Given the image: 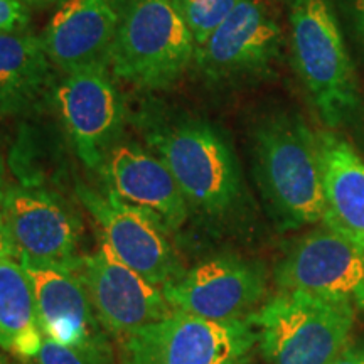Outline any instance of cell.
I'll return each mask as SVG.
<instances>
[{"label":"cell","instance_id":"9a60e30c","mask_svg":"<svg viewBox=\"0 0 364 364\" xmlns=\"http://www.w3.org/2000/svg\"><path fill=\"white\" fill-rule=\"evenodd\" d=\"M122 0H66L46 26L41 43L53 66L66 75L108 66Z\"/></svg>","mask_w":364,"mask_h":364},{"label":"cell","instance_id":"ac0fdd59","mask_svg":"<svg viewBox=\"0 0 364 364\" xmlns=\"http://www.w3.org/2000/svg\"><path fill=\"white\" fill-rule=\"evenodd\" d=\"M51 80L41 38L17 31L0 34V120L36 107Z\"/></svg>","mask_w":364,"mask_h":364},{"label":"cell","instance_id":"30bf717a","mask_svg":"<svg viewBox=\"0 0 364 364\" xmlns=\"http://www.w3.org/2000/svg\"><path fill=\"white\" fill-rule=\"evenodd\" d=\"M280 290L344 300L364 311V252L327 226L290 245L275 268Z\"/></svg>","mask_w":364,"mask_h":364},{"label":"cell","instance_id":"277c9868","mask_svg":"<svg viewBox=\"0 0 364 364\" xmlns=\"http://www.w3.org/2000/svg\"><path fill=\"white\" fill-rule=\"evenodd\" d=\"M250 317L270 364H332L348 346L356 307L302 290H280Z\"/></svg>","mask_w":364,"mask_h":364},{"label":"cell","instance_id":"5b68a950","mask_svg":"<svg viewBox=\"0 0 364 364\" xmlns=\"http://www.w3.org/2000/svg\"><path fill=\"white\" fill-rule=\"evenodd\" d=\"M196 41L174 0H122L110 66L144 90L167 88L193 65Z\"/></svg>","mask_w":364,"mask_h":364},{"label":"cell","instance_id":"83f0119b","mask_svg":"<svg viewBox=\"0 0 364 364\" xmlns=\"http://www.w3.org/2000/svg\"><path fill=\"white\" fill-rule=\"evenodd\" d=\"M287 2H290V0H287Z\"/></svg>","mask_w":364,"mask_h":364},{"label":"cell","instance_id":"484cf974","mask_svg":"<svg viewBox=\"0 0 364 364\" xmlns=\"http://www.w3.org/2000/svg\"><path fill=\"white\" fill-rule=\"evenodd\" d=\"M22 2H29V4H49V2H54V0H22Z\"/></svg>","mask_w":364,"mask_h":364},{"label":"cell","instance_id":"cb8c5ba5","mask_svg":"<svg viewBox=\"0 0 364 364\" xmlns=\"http://www.w3.org/2000/svg\"><path fill=\"white\" fill-rule=\"evenodd\" d=\"M349 11H351V17L354 22V29L364 44V0H348Z\"/></svg>","mask_w":364,"mask_h":364},{"label":"cell","instance_id":"4fadbf2b","mask_svg":"<svg viewBox=\"0 0 364 364\" xmlns=\"http://www.w3.org/2000/svg\"><path fill=\"white\" fill-rule=\"evenodd\" d=\"M174 311L211 321L248 317L267 292L265 270L258 263L221 255L209 258L162 287Z\"/></svg>","mask_w":364,"mask_h":364},{"label":"cell","instance_id":"8992f818","mask_svg":"<svg viewBox=\"0 0 364 364\" xmlns=\"http://www.w3.org/2000/svg\"><path fill=\"white\" fill-rule=\"evenodd\" d=\"M258 344L252 317L211 321L174 311L118 338L122 364H243Z\"/></svg>","mask_w":364,"mask_h":364},{"label":"cell","instance_id":"7402d4cb","mask_svg":"<svg viewBox=\"0 0 364 364\" xmlns=\"http://www.w3.org/2000/svg\"><path fill=\"white\" fill-rule=\"evenodd\" d=\"M29 9L22 0H0V34L26 31Z\"/></svg>","mask_w":364,"mask_h":364},{"label":"cell","instance_id":"d6986e66","mask_svg":"<svg viewBox=\"0 0 364 364\" xmlns=\"http://www.w3.org/2000/svg\"><path fill=\"white\" fill-rule=\"evenodd\" d=\"M41 331L33 284L12 253L0 255V348L19 358H38Z\"/></svg>","mask_w":364,"mask_h":364},{"label":"cell","instance_id":"2e32d148","mask_svg":"<svg viewBox=\"0 0 364 364\" xmlns=\"http://www.w3.org/2000/svg\"><path fill=\"white\" fill-rule=\"evenodd\" d=\"M108 191L120 201L147 213L167 230L188 220L189 203L161 157L135 144L115 145L102 167Z\"/></svg>","mask_w":364,"mask_h":364},{"label":"cell","instance_id":"9c48e42d","mask_svg":"<svg viewBox=\"0 0 364 364\" xmlns=\"http://www.w3.org/2000/svg\"><path fill=\"white\" fill-rule=\"evenodd\" d=\"M2 233L17 260L59 263L78 260L80 221L73 209L51 191L11 186L2 203Z\"/></svg>","mask_w":364,"mask_h":364},{"label":"cell","instance_id":"7a4b0ae2","mask_svg":"<svg viewBox=\"0 0 364 364\" xmlns=\"http://www.w3.org/2000/svg\"><path fill=\"white\" fill-rule=\"evenodd\" d=\"M290 46L295 70L329 130L356 118L361 100L353 61L327 0H290Z\"/></svg>","mask_w":364,"mask_h":364},{"label":"cell","instance_id":"d4e9b609","mask_svg":"<svg viewBox=\"0 0 364 364\" xmlns=\"http://www.w3.org/2000/svg\"><path fill=\"white\" fill-rule=\"evenodd\" d=\"M6 182H4V169L2 164H0V225H2V203H4V196H6ZM2 230V228H0Z\"/></svg>","mask_w":364,"mask_h":364},{"label":"cell","instance_id":"6da1fadb","mask_svg":"<svg viewBox=\"0 0 364 364\" xmlns=\"http://www.w3.org/2000/svg\"><path fill=\"white\" fill-rule=\"evenodd\" d=\"M255 177L280 230L322 223L324 186L317 132L292 113L262 118L252 135Z\"/></svg>","mask_w":364,"mask_h":364},{"label":"cell","instance_id":"ffe728a7","mask_svg":"<svg viewBox=\"0 0 364 364\" xmlns=\"http://www.w3.org/2000/svg\"><path fill=\"white\" fill-rule=\"evenodd\" d=\"M174 2L198 48L225 22L240 0H174Z\"/></svg>","mask_w":364,"mask_h":364},{"label":"cell","instance_id":"4316f807","mask_svg":"<svg viewBox=\"0 0 364 364\" xmlns=\"http://www.w3.org/2000/svg\"><path fill=\"white\" fill-rule=\"evenodd\" d=\"M2 253H4V252H0V255H2Z\"/></svg>","mask_w":364,"mask_h":364},{"label":"cell","instance_id":"44dd1931","mask_svg":"<svg viewBox=\"0 0 364 364\" xmlns=\"http://www.w3.org/2000/svg\"><path fill=\"white\" fill-rule=\"evenodd\" d=\"M38 364H113L112 353H91L83 349L70 348L54 343L51 339L43 341Z\"/></svg>","mask_w":364,"mask_h":364},{"label":"cell","instance_id":"52a82bcc","mask_svg":"<svg viewBox=\"0 0 364 364\" xmlns=\"http://www.w3.org/2000/svg\"><path fill=\"white\" fill-rule=\"evenodd\" d=\"M284 29L265 0H240L201 46L193 65L211 83H238L267 76L284 49Z\"/></svg>","mask_w":364,"mask_h":364},{"label":"cell","instance_id":"8fae6325","mask_svg":"<svg viewBox=\"0 0 364 364\" xmlns=\"http://www.w3.org/2000/svg\"><path fill=\"white\" fill-rule=\"evenodd\" d=\"M76 275L103 329L117 338L172 312L161 287L120 262L107 245L76 260Z\"/></svg>","mask_w":364,"mask_h":364},{"label":"cell","instance_id":"e0dca14e","mask_svg":"<svg viewBox=\"0 0 364 364\" xmlns=\"http://www.w3.org/2000/svg\"><path fill=\"white\" fill-rule=\"evenodd\" d=\"M324 186L322 225L364 252V159L334 130L317 132Z\"/></svg>","mask_w":364,"mask_h":364},{"label":"cell","instance_id":"3957f363","mask_svg":"<svg viewBox=\"0 0 364 364\" xmlns=\"http://www.w3.org/2000/svg\"><path fill=\"white\" fill-rule=\"evenodd\" d=\"M147 142L171 169L189 208L223 218L243 201L238 159L215 125L199 118L154 125Z\"/></svg>","mask_w":364,"mask_h":364},{"label":"cell","instance_id":"5bb4252c","mask_svg":"<svg viewBox=\"0 0 364 364\" xmlns=\"http://www.w3.org/2000/svg\"><path fill=\"white\" fill-rule=\"evenodd\" d=\"M33 284L41 331L46 339L91 353H110L103 326L75 268L19 260Z\"/></svg>","mask_w":364,"mask_h":364},{"label":"cell","instance_id":"ba28073f","mask_svg":"<svg viewBox=\"0 0 364 364\" xmlns=\"http://www.w3.org/2000/svg\"><path fill=\"white\" fill-rule=\"evenodd\" d=\"M76 193L102 233V243L127 267L161 289L184 273L167 238L169 230L157 220L120 201L110 191L102 194L80 186Z\"/></svg>","mask_w":364,"mask_h":364},{"label":"cell","instance_id":"603a6c76","mask_svg":"<svg viewBox=\"0 0 364 364\" xmlns=\"http://www.w3.org/2000/svg\"><path fill=\"white\" fill-rule=\"evenodd\" d=\"M332 364H364V341L353 346H346V349L334 359Z\"/></svg>","mask_w":364,"mask_h":364},{"label":"cell","instance_id":"7c38bea8","mask_svg":"<svg viewBox=\"0 0 364 364\" xmlns=\"http://www.w3.org/2000/svg\"><path fill=\"white\" fill-rule=\"evenodd\" d=\"M54 100L81 162L88 169H102L124 125V102L108 66L66 75Z\"/></svg>","mask_w":364,"mask_h":364}]
</instances>
